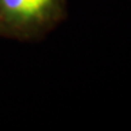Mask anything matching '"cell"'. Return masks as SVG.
Instances as JSON below:
<instances>
[{
	"label": "cell",
	"mask_w": 131,
	"mask_h": 131,
	"mask_svg": "<svg viewBox=\"0 0 131 131\" xmlns=\"http://www.w3.org/2000/svg\"><path fill=\"white\" fill-rule=\"evenodd\" d=\"M64 12V0H0V26L14 34L51 27Z\"/></svg>",
	"instance_id": "obj_1"
}]
</instances>
